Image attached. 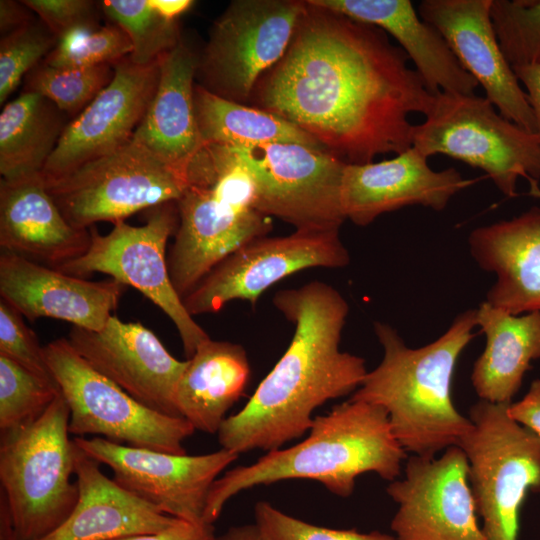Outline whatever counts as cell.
Wrapping results in <instances>:
<instances>
[{
    "mask_svg": "<svg viewBox=\"0 0 540 540\" xmlns=\"http://www.w3.org/2000/svg\"><path fill=\"white\" fill-rule=\"evenodd\" d=\"M281 60L256 85L258 108L295 124L346 164L412 147V113L434 95L382 29L305 1Z\"/></svg>",
    "mask_w": 540,
    "mask_h": 540,
    "instance_id": "obj_1",
    "label": "cell"
},
{
    "mask_svg": "<svg viewBox=\"0 0 540 540\" xmlns=\"http://www.w3.org/2000/svg\"><path fill=\"white\" fill-rule=\"evenodd\" d=\"M273 303L294 333L248 402L217 433L221 448L238 455L279 449L303 436L318 407L353 394L368 372L362 357L340 350L349 306L334 287L312 281L277 292Z\"/></svg>",
    "mask_w": 540,
    "mask_h": 540,
    "instance_id": "obj_2",
    "label": "cell"
},
{
    "mask_svg": "<svg viewBox=\"0 0 540 540\" xmlns=\"http://www.w3.org/2000/svg\"><path fill=\"white\" fill-rule=\"evenodd\" d=\"M308 431L303 441L268 451L218 477L207 497L204 522L213 524L232 497L259 485L306 479L349 497L361 474L376 473L391 482L401 474L406 451L392 432L387 412L378 405L349 399L315 416Z\"/></svg>",
    "mask_w": 540,
    "mask_h": 540,
    "instance_id": "obj_3",
    "label": "cell"
},
{
    "mask_svg": "<svg viewBox=\"0 0 540 540\" xmlns=\"http://www.w3.org/2000/svg\"><path fill=\"white\" fill-rule=\"evenodd\" d=\"M475 326L477 311L468 309L456 316L435 341L411 348L392 326L375 322L383 358L367 372L350 399L382 407L406 452L435 457L442 450L459 446L472 422L453 404L451 383Z\"/></svg>",
    "mask_w": 540,
    "mask_h": 540,
    "instance_id": "obj_4",
    "label": "cell"
},
{
    "mask_svg": "<svg viewBox=\"0 0 540 540\" xmlns=\"http://www.w3.org/2000/svg\"><path fill=\"white\" fill-rule=\"evenodd\" d=\"M70 412L60 393L33 423L0 432V482L19 540L59 528L78 500Z\"/></svg>",
    "mask_w": 540,
    "mask_h": 540,
    "instance_id": "obj_5",
    "label": "cell"
},
{
    "mask_svg": "<svg viewBox=\"0 0 540 540\" xmlns=\"http://www.w3.org/2000/svg\"><path fill=\"white\" fill-rule=\"evenodd\" d=\"M412 147L426 158L445 155L483 170L508 197L521 177L540 194L538 136L503 117L486 97L435 94L424 121L413 127Z\"/></svg>",
    "mask_w": 540,
    "mask_h": 540,
    "instance_id": "obj_6",
    "label": "cell"
},
{
    "mask_svg": "<svg viewBox=\"0 0 540 540\" xmlns=\"http://www.w3.org/2000/svg\"><path fill=\"white\" fill-rule=\"evenodd\" d=\"M508 405L479 399L459 445L486 540H517L523 502L540 494V439L508 415Z\"/></svg>",
    "mask_w": 540,
    "mask_h": 540,
    "instance_id": "obj_7",
    "label": "cell"
},
{
    "mask_svg": "<svg viewBox=\"0 0 540 540\" xmlns=\"http://www.w3.org/2000/svg\"><path fill=\"white\" fill-rule=\"evenodd\" d=\"M47 364L70 412L69 433L171 454H186L183 442L195 429L182 417L154 411L96 371L69 343L44 346Z\"/></svg>",
    "mask_w": 540,
    "mask_h": 540,
    "instance_id": "obj_8",
    "label": "cell"
},
{
    "mask_svg": "<svg viewBox=\"0 0 540 540\" xmlns=\"http://www.w3.org/2000/svg\"><path fill=\"white\" fill-rule=\"evenodd\" d=\"M178 223L177 204L169 202L147 210L146 222L140 226L119 220L102 235L94 225L89 228L91 244L87 252L56 269L81 278L102 273L137 289L173 322L189 359L210 337L189 314L170 279L166 247Z\"/></svg>",
    "mask_w": 540,
    "mask_h": 540,
    "instance_id": "obj_9",
    "label": "cell"
},
{
    "mask_svg": "<svg viewBox=\"0 0 540 540\" xmlns=\"http://www.w3.org/2000/svg\"><path fill=\"white\" fill-rule=\"evenodd\" d=\"M187 185L182 172L134 140L46 182L63 216L81 229L177 202Z\"/></svg>",
    "mask_w": 540,
    "mask_h": 540,
    "instance_id": "obj_10",
    "label": "cell"
},
{
    "mask_svg": "<svg viewBox=\"0 0 540 540\" xmlns=\"http://www.w3.org/2000/svg\"><path fill=\"white\" fill-rule=\"evenodd\" d=\"M305 8V1H232L199 57V85L237 103L251 99L263 75L286 53Z\"/></svg>",
    "mask_w": 540,
    "mask_h": 540,
    "instance_id": "obj_11",
    "label": "cell"
},
{
    "mask_svg": "<svg viewBox=\"0 0 540 540\" xmlns=\"http://www.w3.org/2000/svg\"><path fill=\"white\" fill-rule=\"evenodd\" d=\"M232 148L255 179L256 211L296 230H340L346 220L341 204L345 162L296 143Z\"/></svg>",
    "mask_w": 540,
    "mask_h": 540,
    "instance_id": "obj_12",
    "label": "cell"
},
{
    "mask_svg": "<svg viewBox=\"0 0 540 540\" xmlns=\"http://www.w3.org/2000/svg\"><path fill=\"white\" fill-rule=\"evenodd\" d=\"M349 262L339 229L263 236L219 263L183 298V303L192 316L216 313L233 300L255 305L268 288L296 272L315 267L342 268Z\"/></svg>",
    "mask_w": 540,
    "mask_h": 540,
    "instance_id": "obj_13",
    "label": "cell"
},
{
    "mask_svg": "<svg viewBox=\"0 0 540 540\" xmlns=\"http://www.w3.org/2000/svg\"><path fill=\"white\" fill-rule=\"evenodd\" d=\"M73 441L108 466L121 487L162 513L192 523H205L212 484L239 457L224 448L187 455L128 446L102 437H75Z\"/></svg>",
    "mask_w": 540,
    "mask_h": 540,
    "instance_id": "obj_14",
    "label": "cell"
},
{
    "mask_svg": "<svg viewBox=\"0 0 540 540\" xmlns=\"http://www.w3.org/2000/svg\"><path fill=\"white\" fill-rule=\"evenodd\" d=\"M468 460L459 446L439 458L412 455L387 493L398 505L397 540H486L477 521Z\"/></svg>",
    "mask_w": 540,
    "mask_h": 540,
    "instance_id": "obj_15",
    "label": "cell"
},
{
    "mask_svg": "<svg viewBox=\"0 0 540 540\" xmlns=\"http://www.w3.org/2000/svg\"><path fill=\"white\" fill-rule=\"evenodd\" d=\"M111 82L65 127L42 170L45 182L129 143L155 94L160 58L149 65L125 57L113 64Z\"/></svg>",
    "mask_w": 540,
    "mask_h": 540,
    "instance_id": "obj_16",
    "label": "cell"
},
{
    "mask_svg": "<svg viewBox=\"0 0 540 540\" xmlns=\"http://www.w3.org/2000/svg\"><path fill=\"white\" fill-rule=\"evenodd\" d=\"M67 340L96 371L135 400L159 413L181 417L175 393L187 361L173 357L142 323L112 315L99 331L73 326Z\"/></svg>",
    "mask_w": 540,
    "mask_h": 540,
    "instance_id": "obj_17",
    "label": "cell"
},
{
    "mask_svg": "<svg viewBox=\"0 0 540 540\" xmlns=\"http://www.w3.org/2000/svg\"><path fill=\"white\" fill-rule=\"evenodd\" d=\"M493 0H423L420 17L435 28L451 52L485 91L499 113L535 133L525 90L506 59L494 30Z\"/></svg>",
    "mask_w": 540,
    "mask_h": 540,
    "instance_id": "obj_18",
    "label": "cell"
},
{
    "mask_svg": "<svg viewBox=\"0 0 540 540\" xmlns=\"http://www.w3.org/2000/svg\"><path fill=\"white\" fill-rule=\"evenodd\" d=\"M176 204L179 223L167 262L182 300L229 255L272 229L271 217L238 210L207 186H188Z\"/></svg>",
    "mask_w": 540,
    "mask_h": 540,
    "instance_id": "obj_19",
    "label": "cell"
},
{
    "mask_svg": "<svg viewBox=\"0 0 540 540\" xmlns=\"http://www.w3.org/2000/svg\"><path fill=\"white\" fill-rule=\"evenodd\" d=\"M472 184L453 167L435 171L416 148L365 164H346L341 204L346 219L359 226L382 214L420 205L443 210L458 192Z\"/></svg>",
    "mask_w": 540,
    "mask_h": 540,
    "instance_id": "obj_20",
    "label": "cell"
},
{
    "mask_svg": "<svg viewBox=\"0 0 540 540\" xmlns=\"http://www.w3.org/2000/svg\"><path fill=\"white\" fill-rule=\"evenodd\" d=\"M125 287L112 278L91 281L0 253L1 298L31 321L53 318L99 331L114 315Z\"/></svg>",
    "mask_w": 540,
    "mask_h": 540,
    "instance_id": "obj_21",
    "label": "cell"
},
{
    "mask_svg": "<svg viewBox=\"0 0 540 540\" xmlns=\"http://www.w3.org/2000/svg\"><path fill=\"white\" fill-rule=\"evenodd\" d=\"M90 229L72 226L41 173L0 182V248L51 268L84 255Z\"/></svg>",
    "mask_w": 540,
    "mask_h": 540,
    "instance_id": "obj_22",
    "label": "cell"
},
{
    "mask_svg": "<svg viewBox=\"0 0 540 540\" xmlns=\"http://www.w3.org/2000/svg\"><path fill=\"white\" fill-rule=\"evenodd\" d=\"M468 244L479 267L497 277L487 303L513 315L540 312V207L474 229Z\"/></svg>",
    "mask_w": 540,
    "mask_h": 540,
    "instance_id": "obj_23",
    "label": "cell"
},
{
    "mask_svg": "<svg viewBox=\"0 0 540 540\" xmlns=\"http://www.w3.org/2000/svg\"><path fill=\"white\" fill-rule=\"evenodd\" d=\"M307 1L391 35L413 62L431 94H474L478 87L477 81L462 68L442 36L420 17L410 0Z\"/></svg>",
    "mask_w": 540,
    "mask_h": 540,
    "instance_id": "obj_24",
    "label": "cell"
},
{
    "mask_svg": "<svg viewBox=\"0 0 540 540\" xmlns=\"http://www.w3.org/2000/svg\"><path fill=\"white\" fill-rule=\"evenodd\" d=\"M74 463L76 506L59 528L41 540H114L157 533L179 520L108 478L100 469L101 463L76 444Z\"/></svg>",
    "mask_w": 540,
    "mask_h": 540,
    "instance_id": "obj_25",
    "label": "cell"
},
{
    "mask_svg": "<svg viewBox=\"0 0 540 540\" xmlns=\"http://www.w3.org/2000/svg\"><path fill=\"white\" fill-rule=\"evenodd\" d=\"M199 57L182 41L160 57L155 94L132 140L182 172L203 146L194 108Z\"/></svg>",
    "mask_w": 540,
    "mask_h": 540,
    "instance_id": "obj_26",
    "label": "cell"
},
{
    "mask_svg": "<svg viewBox=\"0 0 540 540\" xmlns=\"http://www.w3.org/2000/svg\"><path fill=\"white\" fill-rule=\"evenodd\" d=\"M186 361L175 393L179 415L195 430L218 433L248 384L246 351L239 344L208 338Z\"/></svg>",
    "mask_w": 540,
    "mask_h": 540,
    "instance_id": "obj_27",
    "label": "cell"
},
{
    "mask_svg": "<svg viewBox=\"0 0 540 540\" xmlns=\"http://www.w3.org/2000/svg\"><path fill=\"white\" fill-rule=\"evenodd\" d=\"M476 311L486 342L473 365L472 386L480 400L510 404L540 358V312L513 315L486 301Z\"/></svg>",
    "mask_w": 540,
    "mask_h": 540,
    "instance_id": "obj_28",
    "label": "cell"
},
{
    "mask_svg": "<svg viewBox=\"0 0 540 540\" xmlns=\"http://www.w3.org/2000/svg\"><path fill=\"white\" fill-rule=\"evenodd\" d=\"M69 121L66 113L37 93L23 91L6 103L0 114L2 179L42 173Z\"/></svg>",
    "mask_w": 540,
    "mask_h": 540,
    "instance_id": "obj_29",
    "label": "cell"
},
{
    "mask_svg": "<svg viewBox=\"0 0 540 540\" xmlns=\"http://www.w3.org/2000/svg\"><path fill=\"white\" fill-rule=\"evenodd\" d=\"M194 108L203 145L238 148L296 143L323 149L312 136L288 120L258 107L222 98L199 84L194 87Z\"/></svg>",
    "mask_w": 540,
    "mask_h": 540,
    "instance_id": "obj_30",
    "label": "cell"
},
{
    "mask_svg": "<svg viewBox=\"0 0 540 540\" xmlns=\"http://www.w3.org/2000/svg\"><path fill=\"white\" fill-rule=\"evenodd\" d=\"M99 7L127 34L134 64L154 63L181 41L177 19L161 13L152 0H106Z\"/></svg>",
    "mask_w": 540,
    "mask_h": 540,
    "instance_id": "obj_31",
    "label": "cell"
},
{
    "mask_svg": "<svg viewBox=\"0 0 540 540\" xmlns=\"http://www.w3.org/2000/svg\"><path fill=\"white\" fill-rule=\"evenodd\" d=\"M113 76L112 64L63 68L50 66L43 60L25 77L24 91L40 94L74 118L111 82Z\"/></svg>",
    "mask_w": 540,
    "mask_h": 540,
    "instance_id": "obj_32",
    "label": "cell"
},
{
    "mask_svg": "<svg viewBox=\"0 0 540 540\" xmlns=\"http://www.w3.org/2000/svg\"><path fill=\"white\" fill-rule=\"evenodd\" d=\"M60 393L56 382L44 380L0 355V432L33 423Z\"/></svg>",
    "mask_w": 540,
    "mask_h": 540,
    "instance_id": "obj_33",
    "label": "cell"
},
{
    "mask_svg": "<svg viewBox=\"0 0 540 540\" xmlns=\"http://www.w3.org/2000/svg\"><path fill=\"white\" fill-rule=\"evenodd\" d=\"M131 52L132 45L127 34L118 25L109 23L68 32L58 40L44 62L63 68L113 65Z\"/></svg>",
    "mask_w": 540,
    "mask_h": 540,
    "instance_id": "obj_34",
    "label": "cell"
},
{
    "mask_svg": "<svg viewBox=\"0 0 540 540\" xmlns=\"http://www.w3.org/2000/svg\"><path fill=\"white\" fill-rule=\"evenodd\" d=\"M491 17L512 67L540 63V0H493Z\"/></svg>",
    "mask_w": 540,
    "mask_h": 540,
    "instance_id": "obj_35",
    "label": "cell"
},
{
    "mask_svg": "<svg viewBox=\"0 0 540 540\" xmlns=\"http://www.w3.org/2000/svg\"><path fill=\"white\" fill-rule=\"evenodd\" d=\"M58 39L39 21L1 36L0 104L6 103L23 77L40 64L55 48Z\"/></svg>",
    "mask_w": 540,
    "mask_h": 540,
    "instance_id": "obj_36",
    "label": "cell"
},
{
    "mask_svg": "<svg viewBox=\"0 0 540 540\" xmlns=\"http://www.w3.org/2000/svg\"><path fill=\"white\" fill-rule=\"evenodd\" d=\"M255 524L270 540H397L380 532L331 529L302 521L260 501L254 508Z\"/></svg>",
    "mask_w": 540,
    "mask_h": 540,
    "instance_id": "obj_37",
    "label": "cell"
},
{
    "mask_svg": "<svg viewBox=\"0 0 540 540\" xmlns=\"http://www.w3.org/2000/svg\"><path fill=\"white\" fill-rule=\"evenodd\" d=\"M0 355L36 376L56 382L47 364L44 347L25 324L23 316L4 299H0Z\"/></svg>",
    "mask_w": 540,
    "mask_h": 540,
    "instance_id": "obj_38",
    "label": "cell"
},
{
    "mask_svg": "<svg viewBox=\"0 0 540 540\" xmlns=\"http://www.w3.org/2000/svg\"><path fill=\"white\" fill-rule=\"evenodd\" d=\"M51 33L59 40L68 32L100 25L96 4L90 0H24Z\"/></svg>",
    "mask_w": 540,
    "mask_h": 540,
    "instance_id": "obj_39",
    "label": "cell"
},
{
    "mask_svg": "<svg viewBox=\"0 0 540 540\" xmlns=\"http://www.w3.org/2000/svg\"><path fill=\"white\" fill-rule=\"evenodd\" d=\"M215 536L213 524L179 519L173 526L157 533L137 534L114 540H214Z\"/></svg>",
    "mask_w": 540,
    "mask_h": 540,
    "instance_id": "obj_40",
    "label": "cell"
},
{
    "mask_svg": "<svg viewBox=\"0 0 540 540\" xmlns=\"http://www.w3.org/2000/svg\"><path fill=\"white\" fill-rule=\"evenodd\" d=\"M508 415L540 439V379L534 380L528 392L507 407Z\"/></svg>",
    "mask_w": 540,
    "mask_h": 540,
    "instance_id": "obj_41",
    "label": "cell"
},
{
    "mask_svg": "<svg viewBox=\"0 0 540 540\" xmlns=\"http://www.w3.org/2000/svg\"><path fill=\"white\" fill-rule=\"evenodd\" d=\"M513 70L520 84L525 88L534 115L535 133L540 141V63L516 66Z\"/></svg>",
    "mask_w": 540,
    "mask_h": 540,
    "instance_id": "obj_42",
    "label": "cell"
},
{
    "mask_svg": "<svg viewBox=\"0 0 540 540\" xmlns=\"http://www.w3.org/2000/svg\"><path fill=\"white\" fill-rule=\"evenodd\" d=\"M33 11L22 1H0V31L1 36L16 31L33 21Z\"/></svg>",
    "mask_w": 540,
    "mask_h": 540,
    "instance_id": "obj_43",
    "label": "cell"
},
{
    "mask_svg": "<svg viewBox=\"0 0 540 540\" xmlns=\"http://www.w3.org/2000/svg\"><path fill=\"white\" fill-rule=\"evenodd\" d=\"M214 540H270L256 524L234 526Z\"/></svg>",
    "mask_w": 540,
    "mask_h": 540,
    "instance_id": "obj_44",
    "label": "cell"
},
{
    "mask_svg": "<svg viewBox=\"0 0 540 540\" xmlns=\"http://www.w3.org/2000/svg\"><path fill=\"white\" fill-rule=\"evenodd\" d=\"M0 540H19L9 509L8 501L0 490Z\"/></svg>",
    "mask_w": 540,
    "mask_h": 540,
    "instance_id": "obj_45",
    "label": "cell"
},
{
    "mask_svg": "<svg viewBox=\"0 0 540 540\" xmlns=\"http://www.w3.org/2000/svg\"><path fill=\"white\" fill-rule=\"evenodd\" d=\"M156 8L165 16L177 19L181 14L186 12L192 5L193 1L189 0H152Z\"/></svg>",
    "mask_w": 540,
    "mask_h": 540,
    "instance_id": "obj_46",
    "label": "cell"
}]
</instances>
